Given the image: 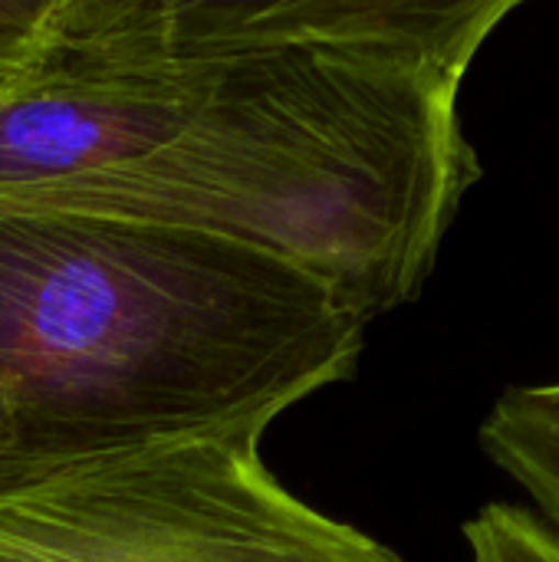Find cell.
<instances>
[{"label":"cell","instance_id":"cell-1","mask_svg":"<svg viewBox=\"0 0 559 562\" xmlns=\"http://www.w3.org/2000/svg\"><path fill=\"white\" fill-rule=\"evenodd\" d=\"M521 0H53L0 89V201L273 250L369 323L422 296L481 158L465 79Z\"/></svg>","mask_w":559,"mask_h":562},{"label":"cell","instance_id":"cell-2","mask_svg":"<svg viewBox=\"0 0 559 562\" xmlns=\"http://www.w3.org/2000/svg\"><path fill=\"white\" fill-rule=\"evenodd\" d=\"M366 326L333 283L257 244L0 201V484L277 422L353 379Z\"/></svg>","mask_w":559,"mask_h":562},{"label":"cell","instance_id":"cell-3","mask_svg":"<svg viewBox=\"0 0 559 562\" xmlns=\"http://www.w3.org/2000/svg\"><path fill=\"white\" fill-rule=\"evenodd\" d=\"M254 418L0 484V562H405L264 464Z\"/></svg>","mask_w":559,"mask_h":562},{"label":"cell","instance_id":"cell-4","mask_svg":"<svg viewBox=\"0 0 559 562\" xmlns=\"http://www.w3.org/2000/svg\"><path fill=\"white\" fill-rule=\"evenodd\" d=\"M478 445L527 494L530 510L559 533V428L524 415L501 395L478 428Z\"/></svg>","mask_w":559,"mask_h":562},{"label":"cell","instance_id":"cell-5","mask_svg":"<svg viewBox=\"0 0 559 562\" xmlns=\"http://www.w3.org/2000/svg\"><path fill=\"white\" fill-rule=\"evenodd\" d=\"M461 537L468 562H559V533L524 504H484Z\"/></svg>","mask_w":559,"mask_h":562},{"label":"cell","instance_id":"cell-6","mask_svg":"<svg viewBox=\"0 0 559 562\" xmlns=\"http://www.w3.org/2000/svg\"><path fill=\"white\" fill-rule=\"evenodd\" d=\"M53 0H0V89L26 66Z\"/></svg>","mask_w":559,"mask_h":562},{"label":"cell","instance_id":"cell-7","mask_svg":"<svg viewBox=\"0 0 559 562\" xmlns=\"http://www.w3.org/2000/svg\"><path fill=\"white\" fill-rule=\"evenodd\" d=\"M504 398L514 408H521L524 415L540 418V422L559 428V379L557 382H547V385H517V389H507Z\"/></svg>","mask_w":559,"mask_h":562}]
</instances>
